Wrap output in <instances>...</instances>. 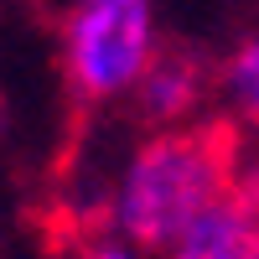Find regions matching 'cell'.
Returning a JSON list of instances; mask_svg holds the SVG:
<instances>
[{
    "mask_svg": "<svg viewBox=\"0 0 259 259\" xmlns=\"http://www.w3.org/2000/svg\"><path fill=\"white\" fill-rule=\"evenodd\" d=\"M239 166V124L207 119V124H166L135 145L124 161V177L114 192V228L135 249L156 254L212 212L233 187Z\"/></svg>",
    "mask_w": 259,
    "mask_h": 259,
    "instance_id": "1",
    "label": "cell"
},
{
    "mask_svg": "<svg viewBox=\"0 0 259 259\" xmlns=\"http://www.w3.org/2000/svg\"><path fill=\"white\" fill-rule=\"evenodd\" d=\"M156 62L150 0H73L62 16V78L78 104H114L140 89Z\"/></svg>",
    "mask_w": 259,
    "mask_h": 259,
    "instance_id": "2",
    "label": "cell"
},
{
    "mask_svg": "<svg viewBox=\"0 0 259 259\" xmlns=\"http://www.w3.org/2000/svg\"><path fill=\"white\" fill-rule=\"evenodd\" d=\"M171 259H259V187H233L171 244Z\"/></svg>",
    "mask_w": 259,
    "mask_h": 259,
    "instance_id": "3",
    "label": "cell"
},
{
    "mask_svg": "<svg viewBox=\"0 0 259 259\" xmlns=\"http://www.w3.org/2000/svg\"><path fill=\"white\" fill-rule=\"evenodd\" d=\"M207 89V73L202 62L192 52H156V62H150V73L140 78V119H150L156 130L166 124H182L192 109H197V99Z\"/></svg>",
    "mask_w": 259,
    "mask_h": 259,
    "instance_id": "4",
    "label": "cell"
},
{
    "mask_svg": "<svg viewBox=\"0 0 259 259\" xmlns=\"http://www.w3.org/2000/svg\"><path fill=\"white\" fill-rule=\"evenodd\" d=\"M223 104L239 130H259V31L228 57L223 68Z\"/></svg>",
    "mask_w": 259,
    "mask_h": 259,
    "instance_id": "5",
    "label": "cell"
},
{
    "mask_svg": "<svg viewBox=\"0 0 259 259\" xmlns=\"http://www.w3.org/2000/svg\"><path fill=\"white\" fill-rule=\"evenodd\" d=\"M73 259H150V254L135 249L130 239H83Z\"/></svg>",
    "mask_w": 259,
    "mask_h": 259,
    "instance_id": "6",
    "label": "cell"
}]
</instances>
